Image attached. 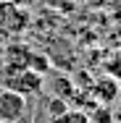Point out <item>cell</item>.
Masks as SVG:
<instances>
[{
  "label": "cell",
  "mask_w": 121,
  "mask_h": 123,
  "mask_svg": "<svg viewBox=\"0 0 121 123\" xmlns=\"http://www.w3.org/2000/svg\"><path fill=\"white\" fill-rule=\"evenodd\" d=\"M32 24L29 11L16 0H0V37H19Z\"/></svg>",
  "instance_id": "obj_1"
},
{
  "label": "cell",
  "mask_w": 121,
  "mask_h": 123,
  "mask_svg": "<svg viewBox=\"0 0 121 123\" xmlns=\"http://www.w3.org/2000/svg\"><path fill=\"white\" fill-rule=\"evenodd\" d=\"M119 79H113V76H100L95 84H92V94L100 105H113L116 97H119Z\"/></svg>",
  "instance_id": "obj_5"
},
{
  "label": "cell",
  "mask_w": 121,
  "mask_h": 123,
  "mask_svg": "<svg viewBox=\"0 0 121 123\" xmlns=\"http://www.w3.org/2000/svg\"><path fill=\"white\" fill-rule=\"evenodd\" d=\"M50 123H92L87 110H79V107H69L66 113H61L58 118H53Z\"/></svg>",
  "instance_id": "obj_6"
},
{
  "label": "cell",
  "mask_w": 121,
  "mask_h": 123,
  "mask_svg": "<svg viewBox=\"0 0 121 123\" xmlns=\"http://www.w3.org/2000/svg\"><path fill=\"white\" fill-rule=\"evenodd\" d=\"M66 110H69V105H66V99H63V97L48 99V115H50V121H53V118H58L61 113H66Z\"/></svg>",
  "instance_id": "obj_7"
},
{
  "label": "cell",
  "mask_w": 121,
  "mask_h": 123,
  "mask_svg": "<svg viewBox=\"0 0 121 123\" xmlns=\"http://www.w3.org/2000/svg\"><path fill=\"white\" fill-rule=\"evenodd\" d=\"M111 13H113V18L121 24V0H111Z\"/></svg>",
  "instance_id": "obj_8"
},
{
  "label": "cell",
  "mask_w": 121,
  "mask_h": 123,
  "mask_svg": "<svg viewBox=\"0 0 121 123\" xmlns=\"http://www.w3.org/2000/svg\"><path fill=\"white\" fill-rule=\"evenodd\" d=\"M32 52L34 50L24 45V42H13V45H5L3 47V60H5V68L3 71H19V68H29V60H32Z\"/></svg>",
  "instance_id": "obj_4"
},
{
  "label": "cell",
  "mask_w": 121,
  "mask_h": 123,
  "mask_svg": "<svg viewBox=\"0 0 121 123\" xmlns=\"http://www.w3.org/2000/svg\"><path fill=\"white\" fill-rule=\"evenodd\" d=\"M26 110H29V102L24 94L0 86V123H21Z\"/></svg>",
  "instance_id": "obj_3"
},
{
  "label": "cell",
  "mask_w": 121,
  "mask_h": 123,
  "mask_svg": "<svg viewBox=\"0 0 121 123\" xmlns=\"http://www.w3.org/2000/svg\"><path fill=\"white\" fill-rule=\"evenodd\" d=\"M0 86L11 89V92H19V94H37L42 86H45V76L32 71V68H19V71H3L0 74Z\"/></svg>",
  "instance_id": "obj_2"
}]
</instances>
